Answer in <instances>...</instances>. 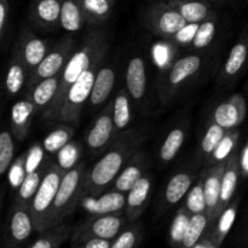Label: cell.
<instances>
[{"instance_id":"obj_32","label":"cell","mask_w":248,"mask_h":248,"mask_svg":"<svg viewBox=\"0 0 248 248\" xmlns=\"http://www.w3.org/2000/svg\"><path fill=\"white\" fill-rule=\"evenodd\" d=\"M208 227H210V219H208L207 213L191 215L186 232H184L183 240L181 242V248L195 247Z\"/></svg>"},{"instance_id":"obj_11","label":"cell","mask_w":248,"mask_h":248,"mask_svg":"<svg viewBox=\"0 0 248 248\" xmlns=\"http://www.w3.org/2000/svg\"><path fill=\"white\" fill-rule=\"evenodd\" d=\"M227 162H220L211 166V169L203 174V190H205L206 205H207L210 227L215 224L219 218L220 191H222V178L225 171Z\"/></svg>"},{"instance_id":"obj_20","label":"cell","mask_w":248,"mask_h":248,"mask_svg":"<svg viewBox=\"0 0 248 248\" xmlns=\"http://www.w3.org/2000/svg\"><path fill=\"white\" fill-rule=\"evenodd\" d=\"M126 90L133 101H140L147 91L145 63L140 56H135L128 62L126 70Z\"/></svg>"},{"instance_id":"obj_38","label":"cell","mask_w":248,"mask_h":248,"mask_svg":"<svg viewBox=\"0 0 248 248\" xmlns=\"http://www.w3.org/2000/svg\"><path fill=\"white\" fill-rule=\"evenodd\" d=\"M82 155V147L79 142L70 140L65 144L60 152L57 153V165L64 172L74 169L78 164H80V157Z\"/></svg>"},{"instance_id":"obj_18","label":"cell","mask_w":248,"mask_h":248,"mask_svg":"<svg viewBox=\"0 0 248 248\" xmlns=\"http://www.w3.org/2000/svg\"><path fill=\"white\" fill-rule=\"evenodd\" d=\"M241 177V169H240V153L235 150L227 161L225 171L222 178V191H220L219 202V216L223 211L230 205L232 198L236 191L237 183Z\"/></svg>"},{"instance_id":"obj_43","label":"cell","mask_w":248,"mask_h":248,"mask_svg":"<svg viewBox=\"0 0 248 248\" xmlns=\"http://www.w3.org/2000/svg\"><path fill=\"white\" fill-rule=\"evenodd\" d=\"M27 176L26 171V154L21 155L12 162L7 171V179L12 189H18Z\"/></svg>"},{"instance_id":"obj_37","label":"cell","mask_w":248,"mask_h":248,"mask_svg":"<svg viewBox=\"0 0 248 248\" xmlns=\"http://www.w3.org/2000/svg\"><path fill=\"white\" fill-rule=\"evenodd\" d=\"M216 31H217V17L213 15L205 21L200 22V26L190 46L195 50H203L208 47L215 39Z\"/></svg>"},{"instance_id":"obj_33","label":"cell","mask_w":248,"mask_h":248,"mask_svg":"<svg viewBox=\"0 0 248 248\" xmlns=\"http://www.w3.org/2000/svg\"><path fill=\"white\" fill-rule=\"evenodd\" d=\"M130 94L126 90H120L113 101V119L116 131H124L131 123Z\"/></svg>"},{"instance_id":"obj_10","label":"cell","mask_w":248,"mask_h":248,"mask_svg":"<svg viewBox=\"0 0 248 248\" xmlns=\"http://www.w3.org/2000/svg\"><path fill=\"white\" fill-rule=\"evenodd\" d=\"M115 124L113 119V102L107 104L98 118L94 120L93 125L90 127L85 136V142L91 152L99 154L102 150L109 148L115 140Z\"/></svg>"},{"instance_id":"obj_7","label":"cell","mask_w":248,"mask_h":248,"mask_svg":"<svg viewBox=\"0 0 248 248\" xmlns=\"http://www.w3.org/2000/svg\"><path fill=\"white\" fill-rule=\"evenodd\" d=\"M143 19L150 31L169 40L188 24L186 19L167 1L150 5Z\"/></svg>"},{"instance_id":"obj_2","label":"cell","mask_w":248,"mask_h":248,"mask_svg":"<svg viewBox=\"0 0 248 248\" xmlns=\"http://www.w3.org/2000/svg\"><path fill=\"white\" fill-rule=\"evenodd\" d=\"M107 50H108V43H107V35L103 31H92L85 36L81 47L75 51L74 55L68 61L63 72L61 73V82L57 96L53 103L44 110V120L56 121L61 106L72 85L81 77L85 70L91 67L94 61L98 58H104Z\"/></svg>"},{"instance_id":"obj_46","label":"cell","mask_w":248,"mask_h":248,"mask_svg":"<svg viewBox=\"0 0 248 248\" xmlns=\"http://www.w3.org/2000/svg\"><path fill=\"white\" fill-rule=\"evenodd\" d=\"M45 149L43 144L31 145V149L26 153V171L27 173L36 171L44 165Z\"/></svg>"},{"instance_id":"obj_9","label":"cell","mask_w":248,"mask_h":248,"mask_svg":"<svg viewBox=\"0 0 248 248\" xmlns=\"http://www.w3.org/2000/svg\"><path fill=\"white\" fill-rule=\"evenodd\" d=\"M126 220L119 215L93 216L73 230L72 240L75 245L90 239L113 240L123 232Z\"/></svg>"},{"instance_id":"obj_47","label":"cell","mask_w":248,"mask_h":248,"mask_svg":"<svg viewBox=\"0 0 248 248\" xmlns=\"http://www.w3.org/2000/svg\"><path fill=\"white\" fill-rule=\"evenodd\" d=\"M199 26H200V23H188L171 39V41L176 45L190 46L194 38H195Z\"/></svg>"},{"instance_id":"obj_34","label":"cell","mask_w":248,"mask_h":248,"mask_svg":"<svg viewBox=\"0 0 248 248\" xmlns=\"http://www.w3.org/2000/svg\"><path fill=\"white\" fill-rule=\"evenodd\" d=\"M73 125V124H72ZM70 124H62L60 127L51 131L43 140V147L48 154H56L70 142L74 135V127Z\"/></svg>"},{"instance_id":"obj_26","label":"cell","mask_w":248,"mask_h":248,"mask_svg":"<svg viewBox=\"0 0 248 248\" xmlns=\"http://www.w3.org/2000/svg\"><path fill=\"white\" fill-rule=\"evenodd\" d=\"M28 74V69H27L23 60H22L21 55L15 48L14 55H12L11 61L9 63V68H7L6 77H5V87H6L7 93L11 94V96L18 93L23 87Z\"/></svg>"},{"instance_id":"obj_41","label":"cell","mask_w":248,"mask_h":248,"mask_svg":"<svg viewBox=\"0 0 248 248\" xmlns=\"http://www.w3.org/2000/svg\"><path fill=\"white\" fill-rule=\"evenodd\" d=\"M186 208L189 211L190 215L206 213V211H207L205 190H203V177L199 179L195 184H193L189 193L186 194Z\"/></svg>"},{"instance_id":"obj_3","label":"cell","mask_w":248,"mask_h":248,"mask_svg":"<svg viewBox=\"0 0 248 248\" xmlns=\"http://www.w3.org/2000/svg\"><path fill=\"white\" fill-rule=\"evenodd\" d=\"M85 173L86 165L84 162H80L64 173L51 208L48 229L64 223L82 202V199L86 195L84 189Z\"/></svg>"},{"instance_id":"obj_15","label":"cell","mask_w":248,"mask_h":248,"mask_svg":"<svg viewBox=\"0 0 248 248\" xmlns=\"http://www.w3.org/2000/svg\"><path fill=\"white\" fill-rule=\"evenodd\" d=\"M34 229L31 206L15 203L10 215L9 239L12 245H19L26 241Z\"/></svg>"},{"instance_id":"obj_28","label":"cell","mask_w":248,"mask_h":248,"mask_svg":"<svg viewBox=\"0 0 248 248\" xmlns=\"http://www.w3.org/2000/svg\"><path fill=\"white\" fill-rule=\"evenodd\" d=\"M73 230L74 228L65 222L56 225L45 232H39L40 236L29 248H60L69 237H72Z\"/></svg>"},{"instance_id":"obj_1","label":"cell","mask_w":248,"mask_h":248,"mask_svg":"<svg viewBox=\"0 0 248 248\" xmlns=\"http://www.w3.org/2000/svg\"><path fill=\"white\" fill-rule=\"evenodd\" d=\"M145 140V132L142 130L127 131L109 145L106 154L85 173L84 189L86 195H101L107 186H110L128 160L138 150L140 145Z\"/></svg>"},{"instance_id":"obj_25","label":"cell","mask_w":248,"mask_h":248,"mask_svg":"<svg viewBox=\"0 0 248 248\" xmlns=\"http://www.w3.org/2000/svg\"><path fill=\"white\" fill-rule=\"evenodd\" d=\"M115 84V72L110 67L99 68L92 89L90 104L92 107H98L103 104L110 96Z\"/></svg>"},{"instance_id":"obj_12","label":"cell","mask_w":248,"mask_h":248,"mask_svg":"<svg viewBox=\"0 0 248 248\" xmlns=\"http://www.w3.org/2000/svg\"><path fill=\"white\" fill-rule=\"evenodd\" d=\"M247 116V102L241 93H235L222 102L213 111V121L225 130H234Z\"/></svg>"},{"instance_id":"obj_49","label":"cell","mask_w":248,"mask_h":248,"mask_svg":"<svg viewBox=\"0 0 248 248\" xmlns=\"http://www.w3.org/2000/svg\"><path fill=\"white\" fill-rule=\"evenodd\" d=\"M77 245L78 248H111V240L90 239Z\"/></svg>"},{"instance_id":"obj_40","label":"cell","mask_w":248,"mask_h":248,"mask_svg":"<svg viewBox=\"0 0 248 248\" xmlns=\"http://www.w3.org/2000/svg\"><path fill=\"white\" fill-rule=\"evenodd\" d=\"M237 207H239V199L234 200V202H230V205L225 208L219 216L218 220L216 223V232H215V239L216 244L219 245L225 237V235L229 232L230 228L232 227L236 218Z\"/></svg>"},{"instance_id":"obj_39","label":"cell","mask_w":248,"mask_h":248,"mask_svg":"<svg viewBox=\"0 0 248 248\" xmlns=\"http://www.w3.org/2000/svg\"><path fill=\"white\" fill-rule=\"evenodd\" d=\"M225 133H227V130H225L224 127H222V126H219L218 124H216L215 121H212V123L208 125L205 136H203L202 140H201V154H202L203 156L207 157V159H210L212 153L215 152L217 145L219 144V142L225 136Z\"/></svg>"},{"instance_id":"obj_19","label":"cell","mask_w":248,"mask_h":248,"mask_svg":"<svg viewBox=\"0 0 248 248\" xmlns=\"http://www.w3.org/2000/svg\"><path fill=\"white\" fill-rule=\"evenodd\" d=\"M248 61V34L245 33L241 35L236 44L232 46L228 55L227 61L223 65L219 74V80L222 82L232 81L234 78L240 74Z\"/></svg>"},{"instance_id":"obj_30","label":"cell","mask_w":248,"mask_h":248,"mask_svg":"<svg viewBox=\"0 0 248 248\" xmlns=\"http://www.w3.org/2000/svg\"><path fill=\"white\" fill-rule=\"evenodd\" d=\"M48 167L50 166H46V165L44 164L43 166L39 170H36V171L31 172V173H27L23 183H22L21 186L17 189L15 203L31 206V200H33L34 195H35L36 191H38L39 186H40L44 176H45Z\"/></svg>"},{"instance_id":"obj_45","label":"cell","mask_w":248,"mask_h":248,"mask_svg":"<svg viewBox=\"0 0 248 248\" xmlns=\"http://www.w3.org/2000/svg\"><path fill=\"white\" fill-rule=\"evenodd\" d=\"M191 215L189 211L186 210V206L178 211L176 218L173 220V224L171 228V237L174 242H179L181 244L183 240L184 232H186V225H188L189 219H190Z\"/></svg>"},{"instance_id":"obj_31","label":"cell","mask_w":248,"mask_h":248,"mask_svg":"<svg viewBox=\"0 0 248 248\" xmlns=\"http://www.w3.org/2000/svg\"><path fill=\"white\" fill-rule=\"evenodd\" d=\"M86 23L84 12L77 0H63L61 11V24L63 29L74 33L79 31Z\"/></svg>"},{"instance_id":"obj_22","label":"cell","mask_w":248,"mask_h":248,"mask_svg":"<svg viewBox=\"0 0 248 248\" xmlns=\"http://www.w3.org/2000/svg\"><path fill=\"white\" fill-rule=\"evenodd\" d=\"M63 0H35L31 16L35 24L45 29H52L61 24Z\"/></svg>"},{"instance_id":"obj_42","label":"cell","mask_w":248,"mask_h":248,"mask_svg":"<svg viewBox=\"0 0 248 248\" xmlns=\"http://www.w3.org/2000/svg\"><path fill=\"white\" fill-rule=\"evenodd\" d=\"M12 136H14L12 132L6 130L0 133V174L7 173L14 162L12 159H14L15 145Z\"/></svg>"},{"instance_id":"obj_27","label":"cell","mask_w":248,"mask_h":248,"mask_svg":"<svg viewBox=\"0 0 248 248\" xmlns=\"http://www.w3.org/2000/svg\"><path fill=\"white\" fill-rule=\"evenodd\" d=\"M84 12L86 23L98 26L111 15L114 0H77Z\"/></svg>"},{"instance_id":"obj_14","label":"cell","mask_w":248,"mask_h":248,"mask_svg":"<svg viewBox=\"0 0 248 248\" xmlns=\"http://www.w3.org/2000/svg\"><path fill=\"white\" fill-rule=\"evenodd\" d=\"M16 50L21 55L29 75L36 69L39 64L43 62L44 58L50 52V46L45 40L38 38L35 34L28 29H24L19 38V44L16 46Z\"/></svg>"},{"instance_id":"obj_17","label":"cell","mask_w":248,"mask_h":248,"mask_svg":"<svg viewBox=\"0 0 248 248\" xmlns=\"http://www.w3.org/2000/svg\"><path fill=\"white\" fill-rule=\"evenodd\" d=\"M148 165V157L145 152L138 149L131 156L127 164L120 172L114 182V189L120 193L127 194L136 183L144 176L145 167Z\"/></svg>"},{"instance_id":"obj_16","label":"cell","mask_w":248,"mask_h":248,"mask_svg":"<svg viewBox=\"0 0 248 248\" xmlns=\"http://www.w3.org/2000/svg\"><path fill=\"white\" fill-rule=\"evenodd\" d=\"M153 186V177L150 174H144L133 188L126 194L127 203H126V218L128 222H135L144 212L147 203L149 201L150 193Z\"/></svg>"},{"instance_id":"obj_4","label":"cell","mask_w":248,"mask_h":248,"mask_svg":"<svg viewBox=\"0 0 248 248\" xmlns=\"http://www.w3.org/2000/svg\"><path fill=\"white\" fill-rule=\"evenodd\" d=\"M102 61L103 58L94 61L91 67L85 70L81 77L72 85L56 118L58 124H77L80 120L82 108L91 97L94 80L101 68L99 65Z\"/></svg>"},{"instance_id":"obj_6","label":"cell","mask_w":248,"mask_h":248,"mask_svg":"<svg viewBox=\"0 0 248 248\" xmlns=\"http://www.w3.org/2000/svg\"><path fill=\"white\" fill-rule=\"evenodd\" d=\"M203 60L199 55H188L177 60L167 69L160 82V98L167 102L176 96L177 92L193 79L202 67Z\"/></svg>"},{"instance_id":"obj_48","label":"cell","mask_w":248,"mask_h":248,"mask_svg":"<svg viewBox=\"0 0 248 248\" xmlns=\"http://www.w3.org/2000/svg\"><path fill=\"white\" fill-rule=\"evenodd\" d=\"M10 14V4L7 0H0V36L5 38V31H6L7 19Z\"/></svg>"},{"instance_id":"obj_5","label":"cell","mask_w":248,"mask_h":248,"mask_svg":"<svg viewBox=\"0 0 248 248\" xmlns=\"http://www.w3.org/2000/svg\"><path fill=\"white\" fill-rule=\"evenodd\" d=\"M64 173L65 172L57 164L51 165L46 171L43 182L31 202V213L35 232H43L48 229L51 208Z\"/></svg>"},{"instance_id":"obj_8","label":"cell","mask_w":248,"mask_h":248,"mask_svg":"<svg viewBox=\"0 0 248 248\" xmlns=\"http://www.w3.org/2000/svg\"><path fill=\"white\" fill-rule=\"evenodd\" d=\"M75 43L74 39L70 36H64L61 39L52 50L46 55L43 62L36 67V69L29 75L28 82H27V92L31 91L36 84L48 78L56 77L61 74L67 65L68 61L74 55Z\"/></svg>"},{"instance_id":"obj_29","label":"cell","mask_w":248,"mask_h":248,"mask_svg":"<svg viewBox=\"0 0 248 248\" xmlns=\"http://www.w3.org/2000/svg\"><path fill=\"white\" fill-rule=\"evenodd\" d=\"M194 178L188 172L176 173L167 183L165 190V202L169 206L178 203L183 198H186L190 188L193 186Z\"/></svg>"},{"instance_id":"obj_35","label":"cell","mask_w":248,"mask_h":248,"mask_svg":"<svg viewBox=\"0 0 248 248\" xmlns=\"http://www.w3.org/2000/svg\"><path fill=\"white\" fill-rule=\"evenodd\" d=\"M186 140V131L182 126L172 128L165 138L161 148H160V159L162 162H170L178 155L182 145Z\"/></svg>"},{"instance_id":"obj_24","label":"cell","mask_w":248,"mask_h":248,"mask_svg":"<svg viewBox=\"0 0 248 248\" xmlns=\"http://www.w3.org/2000/svg\"><path fill=\"white\" fill-rule=\"evenodd\" d=\"M188 23H200L213 16L212 7L207 0H166Z\"/></svg>"},{"instance_id":"obj_23","label":"cell","mask_w":248,"mask_h":248,"mask_svg":"<svg viewBox=\"0 0 248 248\" xmlns=\"http://www.w3.org/2000/svg\"><path fill=\"white\" fill-rule=\"evenodd\" d=\"M61 82V74L48 78L36 84L27 94V98L31 101L35 107V111L45 110L55 101Z\"/></svg>"},{"instance_id":"obj_13","label":"cell","mask_w":248,"mask_h":248,"mask_svg":"<svg viewBox=\"0 0 248 248\" xmlns=\"http://www.w3.org/2000/svg\"><path fill=\"white\" fill-rule=\"evenodd\" d=\"M82 206L87 212L93 216L119 215L126 208L127 196L120 191H109L101 195H85Z\"/></svg>"},{"instance_id":"obj_44","label":"cell","mask_w":248,"mask_h":248,"mask_svg":"<svg viewBox=\"0 0 248 248\" xmlns=\"http://www.w3.org/2000/svg\"><path fill=\"white\" fill-rule=\"evenodd\" d=\"M140 228L130 227L120 232L111 242V248H135L140 240Z\"/></svg>"},{"instance_id":"obj_36","label":"cell","mask_w":248,"mask_h":248,"mask_svg":"<svg viewBox=\"0 0 248 248\" xmlns=\"http://www.w3.org/2000/svg\"><path fill=\"white\" fill-rule=\"evenodd\" d=\"M240 138V132L237 128L234 130L227 131L225 136L223 137V140H220L219 144L217 145V148L215 149V152L212 153L210 160L213 165L220 164V162H227L228 159L230 157V155L236 150L237 142H239Z\"/></svg>"},{"instance_id":"obj_50","label":"cell","mask_w":248,"mask_h":248,"mask_svg":"<svg viewBox=\"0 0 248 248\" xmlns=\"http://www.w3.org/2000/svg\"><path fill=\"white\" fill-rule=\"evenodd\" d=\"M240 169H241V177H248V137L245 143L242 152L240 153Z\"/></svg>"},{"instance_id":"obj_21","label":"cell","mask_w":248,"mask_h":248,"mask_svg":"<svg viewBox=\"0 0 248 248\" xmlns=\"http://www.w3.org/2000/svg\"><path fill=\"white\" fill-rule=\"evenodd\" d=\"M35 111V107L28 98L16 102L11 109V132L19 142H23L31 130V119Z\"/></svg>"}]
</instances>
